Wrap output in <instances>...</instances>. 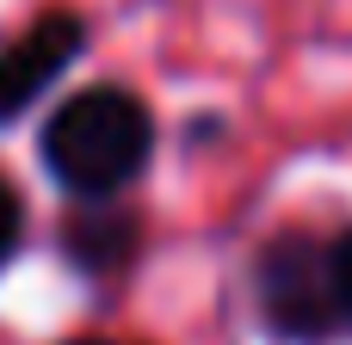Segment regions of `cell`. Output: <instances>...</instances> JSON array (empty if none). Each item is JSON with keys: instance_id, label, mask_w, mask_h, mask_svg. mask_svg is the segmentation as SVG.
I'll list each match as a JSON object with an SVG mask.
<instances>
[{"instance_id": "1", "label": "cell", "mask_w": 352, "mask_h": 345, "mask_svg": "<svg viewBox=\"0 0 352 345\" xmlns=\"http://www.w3.org/2000/svg\"><path fill=\"white\" fill-rule=\"evenodd\" d=\"M155 142V111L130 86H80L43 117L37 160L68 198H124L148 173Z\"/></svg>"}, {"instance_id": "2", "label": "cell", "mask_w": 352, "mask_h": 345, "mask_svg": "<svg viewBox=\"0 0 352 345\" xmlns=\"http://www.w3.org/2000/svg\"><path fill=\"white\" fill-rule=\"evenodd\" d=\"M254 315L278 345L340 340V309L328 290V241L309 228H285L254 253Z\"/></svg>"}, {"instance_id": "3", "label": "cell", "mask_w": 352, "mask_h": 345, "mask_svg": "<svg viewBox=\"0 0 352 345\" xmlns=\"http://www.w3.org/2000/svg\"><path fill=\"white\" fill-rule=\"evenodd\" d=\"M80 56H87V19L74 6H56L43 19H31L19 37H6L0 43V130L12 117H25Z\"/></svg>"}, {"instance_id": "4", "label": "cell", "mask_w": 352, "mask_h": 345, "mask_svg": "<svg viewBox=\"0 0 352 345\" xmlns=\"http://www.w3.org/2000/svg\"><path fill=\"white\" fill-rule=\"evenodd\" d=\"M56 247L87 284H118L142 253V216L124 198H74Z\"/></svg>"}, {"instance_id": "5", "label": "cell", "mask_w": 352, "mask_h": 345, "mask_svg": "<svg viewBox=\"0 0 352 345\" xmlns=\"http://www.w3.org/2000/svg\"><path fill=\"white\" fill-rule=\"evenodd\" d=\"M328 290L340 309V333H352V228H340L328 241Z\"/></svg>"}, {"instance_id": "6", "label": "cell", "mask_w": 352, "mask_h": 345, "mask_svg": "<svg viewBox=\"0 0 352 345\" xmlns=\"http://www.w3.org/2000/svg\"><path fill=\"white\" fill-rule=\"evenodd\" d=\"M25 253V198L12 179H0V265H12Z\"/></svg>"}, {"instance_id": "7", "label": "cell", "mask_w": 352, "mask_h": 345, "mask_svg": "<svg viewBox=\"0 0 352 345\" xmlns=\"http://www.w3.org/2000/svg\"><path fill=\"white\" fill-rule=\"evenodd\" d=\"M62 345H130V340H99V333H87V340H62Z\"/></svg>"}]
</instances>
